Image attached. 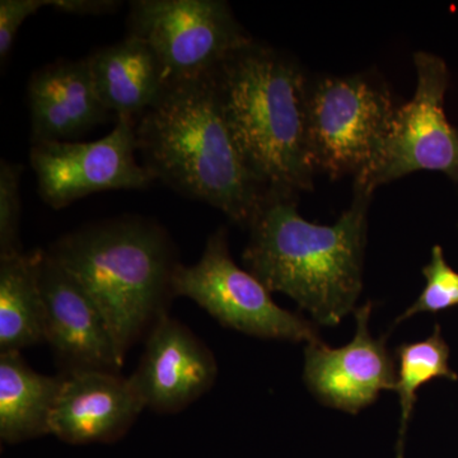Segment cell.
Here are the masks:
<instances>
[{
  "mask_svg": "<svg viewBox=\"0 0 458 458\" xmlns=\"http://www.w3.org/2000/svg\"><path fill=\"white\" fill-rule=\"evenodd\" d=\"M414 63V98L396 108L375 158L355 177L358 194L372 197L378 186L419 171L441 172L458 185V129L445 110L450 71L442 57L426 51L415 54Z\"/></svg>",
  "mask_w": 458,
  "mask_h": 458,
  "instance_id": "8992f818",
  "label": "cell"
},
{
  "mask_svg": "<svg viewBox=\"0 0 458 458\" xmlns=\"http://www.w3.org/2000/svg\"><path fill=\"white\" fill-rule=\"evenodd\" d=\"M357 333L348 345L331 349L321 340L307 344L304 382L324 405L358 414L381 391L394 390L397 373L385 337L373 339L369 321L372 303L355 310Z\"/></svg>",
  "mask_w": 458,
  "mask_h": 458,
  "instance_id": "8fae6325",
  "label": "cell"
},
{
  "mask_svg": "<svg viewBox=\"0 0 458 458\" xmlns=\"http://www.w3.org/2000/svg\"><path fill=\"white\" fill-rule=\"evenodd\" d=\"M31 141H73L113 114L99 98L87 57L38 69L27 86Z\"/></svg>",
  "mask_w": 458,
  "mask_h": 458,
  "instance_id": "5bb4252c",
  "label": "cell"
},
{
  "mask_svg": "<svg viewBox=\"0 0 458 458\" xmlns=\"http://www.w3.org/2000/svg\"><path fill=\"white\" fill-rule=\"evenodd\" d=\"M45 343L62 372L108 370L120 373L123 358L98 307L82 285L44 251L40 264Z\"/></svg>",
  "mask_w": 458,
  "mask_h": 458,
  "instance_id": "30bf717a",
  "label": "cell"
},
{
  "mask_svg": "<svg viewBox=\"0 0 458 458\" xmlns=\"http://www.w3.org/2000/svg\"><path fill=\"white\" fill-rule=\"evenodd\" d=\"M47 251L92 298L123 360L170 316L181 262L170 234L158 223L137 216L89 223Z\"/></svg>",
  "mask_w": 458,
  "mask_h": 458,
  "instance_id": "3957f363",
  "label": "cell"
},
{
  "mask_svg": "<svg viewBox=\"0 0 458 458\" xmlns=\"http://www.w3.org/2000/svg\"><path fill=\"white\" fill-rule=\"evenodd\" d=\"M174 288L176 297L190 298L223 327L247 335L307 344L319 340L309 319L282 309L260 280L238 267L225 228L208 238L197 264L180 265Z\"/></svg>",
  "mask_w": 458,
  "mask_h": 458,
  "instance_id": "52a82bcc",
  "label": "cell"
},
{
  "mask_svg": "<svg viewBox=\"0 0 458 458\" xmlns=\"http://www.w3.org/2000/svg\"><path fill=\"white\" fill-rule=\"evenodd\" d=\"M229 126L267 191L313 188L309 144L310 81L292 57L251 42L214 72Z\"/></svg>",
  "mask_w": 458,
  "mask_h": 458,
  "instance_id": "277c9868",
  "label": "cell"
},
{
  "mask_svg": "<svg viewBox=\"0 0 458 458\" xmlns=\"http://www.w3.org/2000/svg\"><path fill=\"white\" fill-rule=\"evenodd\" d=\"M50 0H2L0 2V59L2 63L13 49L14 41L23 22L49 7Z\"/></svg>",
  "mask_w": 458,
  "mask_h": 458,
  "instance_id": "44dd1931",
  "label": "cell"
},
{
  "mask_svg": "<svg viewBox=\"0 0 458 458\" xmlns=\"http://www.w3.org/2000/svg\"><path fill=\"white\" fill-rule=\"evenodd\" d=\"M23 165L2 159L0 162V256L25 251L21 245L20 183Z\"/></svg>",
  "mask_w": 458,
  "mask_h": 458,
  "instance_id": "ffe728a7",
  "label": "cell"
},
{
  "mask_svg": "<svg viewBox=\"0 0 458 458\" xmlns=\"http://www.w3.org/2000/svg\"><path fill=\"white\" fill-rule=\"evenodd\" d=\"M307 113L313 168L335 180L369 167L396 107L384 83L357 74L310 82Z\"/></svg>",
  "mask_w": 458,
  "mask_h": 458,
  "instance_id": "5b68a950",
  "label": "cell"
},
{
  "mask_svg": "<svg viewBox=\"0 0 458 458\" xmlns=\"http://www.w3.org/2000/svg\"><path fill=\"white\" fill-rule=\"evenodd\" d=\"M42 255L44 250L0 256V352L45 343Z\"/></svg>",
  "mask_w": 458,
  "mask_h": 458,
  "instance_id": "e0dca14e",
  "label": "cell"
},
{
  "mask_svg": "<svg viewBox=\"0 0 458 458\" xmlns=\"http://www.w3.org/2000/svg\"><path fill=\"white\" fill-rule=\"evenodd\" d=\"M116 0H50L49 7L73 16H104L122 7Z\"/></svg>",
  "mask_w": 458,
  "mask_h": 458,
  "instance_id": "7402d4cb",
  "label": "cell"
},
{
  "mask_svg": "<svg viewBox=\"0 0 458 458\" xmlns=\"http://www.w3.org/2000/svg\"><path fill=\"white\" fill-rule=\"evenodd\" d=\"M426 288L417 302L403 312L396 324L405 321L417 313H438L458 306V273L450 267L441 246H434L429 264L423 267Z\"/></svg>",
  "mask_w": 458,
  "mask_h": 458,
  "instance_id": "d6986e66",
  "label": "cell"
},
{
  "mask_svg": "<svg viewBox=\"0 0 458 458\" xmlns=\"http://www.w3.org/2000/svg\"><path fill=\"white\" fill-rule=\"evenodd\" d=\"M297 195L267 192L250 225L247 271L273 292L289 295L318 324L336 327L363 288V256L370 197L354 192L333 225L306 221Z\"/></svg>",
  "mask_w": 458,
  "mask_h": 458,
  "instance_id": "7a4b0ae2",
  "label": "cell"
},
{
  "mask_svg": "<svg viewBox=\"0 0 458 458\" xmlns=\"http://www.w3.org/2000/svg\"><path fill=\"white\" fill-rule=\"evenodd\" d=\"M135 128L137 120L119 117L99 140L33 144L30 162L42 201L60 210L95 192L150 188L156 177L135 159Z\"/></svg>",
  "mask_w": 458,
  "mask_h": 458,
  "instance_id": "9c48e42d",
  "label": "cell"
},
{
  "mask_svg": "<svg viewBox=\"0 0 458 458\" xmlns=\"http://www.w3.org/2000/svg\"><path fill=\"white\" fill-rule=\"evenodd\" d=\"M128 26L155 51L170 83L213 74L254 42L222 0H134Z\"/></svg>",
  "mask_w": 458,
  "mask_h": 458,
  "instance_id": "ba28073f",
  "label": "cell"
},
{
  "mask_svg": "<svg viewBox=\"0 0 458 458\" xmlns=\"http://www.w3.org/2000/svg\"><path fill=\"white\" fill-rule=\"evenodd\" d=\"M218 366L210 349L179 319L165 316L146 339L131 378L146 408L174 414L212 388Z\"/></svg>",
  "mask_w": 458,
  "mask_h": 458,
  "instance_id": "7c38bea8",
  "label": "cell"
},
{
  "mask_svg": "<svg viewBox=\"0 0 458 458\" xmlns=\"http://www.w3.org/2000/svg\"><path fill=\"white\" fill-rule=\"evenodd\" d=\"M135 131L143 165L156 180L250 227L269 191L234 140L214 73L168 84Z\"/></svg>",
  "mask_w": 458,
  "mask_h": 458,
  "instance_id": "6da1fadb",
  "label": "cell"
},
{
  "mask_svg": "<svg viewBox=\"0 0 458 458\" xmlns=\"http://www.w3.org/2000/svg\"><path fill=\"white\" fill-rule=\"evenodd\" d=\"M102 104L114 119H140L167 89L165 66L149 45L128 35L87 56Z\"/></svg>",
  "mask_w": 458,
  "mask_h": 458,
  "instance_id": "9a60e30c",
  "label": "cell"
},
{
  "mask_svg": "<svg viewBox=\"0 0 458 458\" xmlns=\"http://www.w3.org/2000/svg\"><path fill=\"white\" fill-rule=\"evenodd\" d=\"M64 375L33 370L21 352H0V438L20 443L50 434Z\"/></svg>",
  "mask_w": 458,
  "mask_h": 458,
  "instance_id": "2e32d148",
  "label": "cell"
},
{
  "mask_svg": "<svg viewBox=\"0 0 458 458\" xmlns=\"http://www.w3.org/2000/svg\"><path fill=\"white\" fill-rule=\"evenodd\" d=\"M397 382L394 391L400 397L401 421L397 457L403 458V442L410 417L417 403L421 386L436 378L457 381L458 375L450 367V346L443 339L441 327H434L433 334L423 342L401 344L396 349Z\"/></svg>",
  "mask_w": 458,
  "mask_h": 458,
  "instance_id": "ac0fdd59",
  "label": "cell"
},
{
  "mask_svg": "<svg viewBox=\"0 0 458 458\" xmlns=\"http://www.w3.org/2000/svg\"><path fill=\"white\" fill-rule=\"evenodd\" d=\"M50 434L71 445L111 442L123 436L146 409L131 378L108 370L63 373Z\"/></svg>",
  "mask_w": 458,
  "mask_h": 458,
  "instance_id": "4fadbf2b",
  "label": "cell"
}]
</instances>
